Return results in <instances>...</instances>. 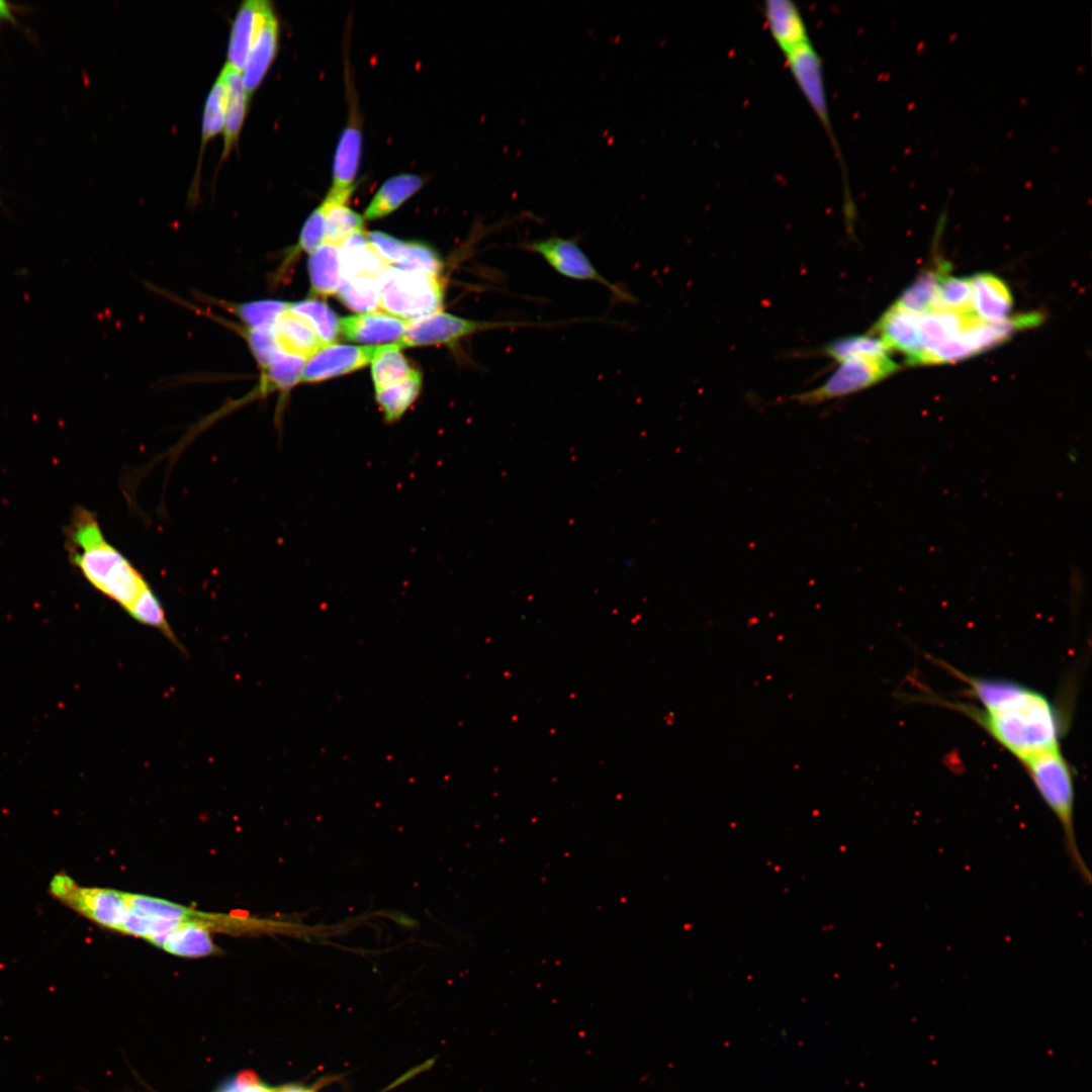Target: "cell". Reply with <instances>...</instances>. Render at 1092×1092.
<instances>
[{"mask_svg":"<svg viewBox=\"0 0 1092 1092\" xmlns=\"http://www.w3.org/2000/svg\"><path fill=\"white\" fill-rule=\"evenodd\" d=\"M954 673L981 705L962 710L1021 763L1060 748V717L1044 695L1009 679Z\"/></svg>","mask_w":1092,"mask_h":1092,"instance_id":"cell-1","label":"cell"},{"mask_svg":"<svg viewBox=\"0 0 1092 1092\" xmlns=\"http://www.w3.org/2000/svg\"><path fill=\"white\" fill-rule=\"evenodd\" d=\"M65 547L83 577L128 615L153 592L128 558L106 539L96 515L84 507L73 511L65 528Z\"/></svg>","mask_w":1092,"mask_h":1092,"instance_id":"cell-2","label":"cell"},{"mask_svg":"<svg viewBox=\"0 0 1092 1092\" xmlns=\"http://www.w3.org/2000/svg\"><path fill=\"white\" fill-rule=\"evenodd\" d=\"M1042 801L1058 820L1067 855L1084 884L1091 883L1090 871L1080 852L1075 824V786L1072 769L1060 748L1037 754L1024 762Z\"/></svg>","mask_w":1092,"mask_h":1092,"instance_id":"cell-3","label":"cell"},{"mask_svg":"<svg viewBox=\"0 0 1092 1092\" xmlns=\"http://www.w3.org/2000/svg\"><path fill=\"white\" fill-rule=\"evenodd\" d=\"M377 283L382 308L406 322L442 309L444 291L438 275L389 266Z\"/></svg>","mask_w":1092,"mask_h":1092,"instance_id":"cell-4","label":"cell"},{"mask_svg":"<svg viewBox=\"0 0 1092 1092\" xmlns=\"http://www.w3.org/2000/svg\"><path fill=\"white\" fill-rule=\"evenodd\" d=\"M49 894L64 906L90 921L120 931L130 910L126 893L99 887H82L65 871L49 883Z\"/></svg>","mask_w":1092,"mask_h":1092,"instance_id":"cell-5","label":"cell"},{"mask_svg":"<svg viewBox=\"0 0 1092 1092\" xmlns=\"http://www.w3.org/2000/svg\"><path fill=\"white\" fill-rule=\"evenodd\" d=\"M518 247L542 257L561 276L573 280L596 282L608 288L620 301L631 303L636 301L630 292L603 276L575 238L568 239L554 235L526 240L519 243Z\"/></svg>","mask_w":1092,"mask_h":1092,"instance_id":"cell-6","label":"cell"},{"mask_svg":"<svg viewBox=\"0 0 1092 1092\" xmlns=\"http://www.w3.org/2000/svg\"><path fill=\"white\" fill-rule=\"evenodd\" d=\"M897 369V363L889 356L848 359L839 362L822 384L795 394L792 399L800 404H820L866 389L887 378Z\"/></svg>","mask_w":1092,"mask_h":1092,"instance_id":"cell-7","label":"cell"},{"mask_svg":"<svg viewBox=\"0 0 1092 1092\" xmlns=\"http://www.w3.org/2000/svg\"><path fill=\"white\" fill-rule=\"evenodd\" d=\"M553 324L557 325L558 322L544 324L529 322H476L438 311L418 320L408 321L404 333L397 344L400 348L443 343L447 344L484 330L513 327H551Z\"/></svg>","mask_w":1092,"mask_h":1092,"instance_id":"cell-8","label":"cell"},{"mask_svg":"<svg viewBox=\"0 0 1092 1092\" xmlns=\"http://www.w3.org/2000/svg\"><path fill=\"white\" fill-rule=\"evenodd\" d=\"M783 55L796 84L825 129L840 161L841 155L830 123L822 61L818 52L808 41Z\"/></svg>","mask_w":1092,"mask_h":1092,"instance_id":"cell-9","label":"cell"},{"mask_svg":"<svg viewBox=\"0 0 1092 1092\" xmlns=\"http://www.w3.org/2000/svg\"><path fill=\"white\" fill-rule=\"evenodd\" d=\"M385 345H327L307 359L300 381L318 382L360 369L372 362Z\"/></svg>","mask_w":1092,"mask_h":1092,"instance_id":"cell-10","label":"cell"},{"mask_svg":"<svg viewBox=\"0 0 1092 1092\" xmlns=\"http://www.w3.org/2000/svg\"><path fill=\"white\" fill-rule=\"evenodd\" d=\"M273 10L266 0H247L241 4L233 22L225 64L242 73L257 33Z\"/></svg>","mask_w":1092,"mask_h":1092,"instance_id":"cell-11","label":"cell"},{"mask_svg":"<svg viewBox=\"0 0 1092 1092\" xmlns=\"http://www.w3.org/2000/svg\"><path fill=\"white\" fill-rule=\"evenodd\" d=\"M919 315L893 304L874 327L887 347L904 353L907 363L912 365L921 351Z\"/></svg>","mask_w":1092,"mask_h":1092,"instance_id":"cell-12","label":"cell"},{"mask_svg":"<svg viewBox=\"0 0 1092 1092\" xmlns=\"http://www.w3.org/2000/svg\"><path fill=\"white\" fill-rule=\"evenodd\" d=\"M762 11L768 31L783 54L811 41L806 22L794 2L767 0Z\"/></svg>","mask_w":1092,"mask_h":1092,"instance_id":"cell-13","label":"cell"},{"mask_svg":"<svg viewBox=\"0 0 1092 1092\" xmlns=\"http://www.w3.org/2000/svg\"><path fill=\"white\" fill-rule=\"evenodd\" d=\"M361 142L357 127L349 126L343 131L335 153L332 187L326 199L346 203L351 196L360 161Z\"/></svg>","mask_w":1092,"mask_h":1092,"instance_id":"cell-14","label":"cell"},{"mask_svg":"<svg viewBox=\"0 0 1092 1092\" xmlns=\"http://www.w3.org/2000/svg\"><path fill=\"white\" fill-rule=\"evenodd\" d=\"M279 39V24L274 10L259 29L241 73L243 87L249 97L260 86L273 63Z\"/></svg>","mask_w":1092,"mask_h":1092,"instance_id":"cell-15","label":"cell"},{"mask_svg":"<svg viewBox=\"0 0 1092 1092\" xmlns=\"http://www.w3.org/2000/svg\"><path fill=\"white\" fill-rule=\"evenodd\" d=\"M406 321L390 313L372 311L340 320L343 335L358 343H383L400 340Z\"/></svg>","mask_w":1092,"mask_h":1092,"instance_id":"cell-16","label":"cell"},{"mask_svg":"<svg viewBox=\"0 0 1092 1092\" xmlns=\"http://www.w3.org/2000/svg\"><path fill=\"white\" fill-rule=\"evenodd\" d=\"M970 280L975 314L987 323H997L1008 318L1013 305L1008 285L1000 277L991 273H979Z\"/></svg>","mask_w":1092,"mask_h":1092,"instance_id":"cell-17","label":"cell"},{"mask_svg":"<svg viewBox=\"0 0 1092 1092\" xmlns=\"http://www.w3.org/2000/svg\"><path fill=\"white\" fill-rule=\"evenodd\" d=\"M273 335L281 352L304 360L326 346L310 324L288 307L277 318Z\"/></svg>","mask_w":1092,"mask_h":1092,"instance_id":"cell-18","label":"cell"},{"mask_svg":"<svg viewBox=\"0 0 1092 1092\" xmlns=\"http://www.w3.org/2000/svg\"><path fill=\"white\" fill-rule=\"evenodd\" d=\"M339 249L341 272L345 281L358 276L377 279L389 267L371 247L363 229L347 237Z\"/></svg>","mask_w":1092,"mask_h":1092,"instance_id":"cell-19","label":"cell"},{"mask_svg":"<svg viewBox=\"0 0 1092 1092\" xmlns=\"http://www.w3.org/2000/svg\"><path fill=\"white\" fill-rule=\"evenodd\" d=\"M222 76L226 86V103L223 125V150L221 161L228 158L236 146L250 101L243 84L241 72L233 69L228 64L222 68Z\"/></svg>","mask_w":1092,"mask_h":1092,"instance_id":"cell-20","label":"cell"},{"mask_svg":"<svg viewBox=\"0 0 1092 1092\" xmlns=\"http://www.w3.org/2000/svg\"><path fill=\"white\" fill-rule=\"evenodd\" d=\"M308 274L313 294L327 296L337 293L345 282L339 246L324 243L312 252L308 259Z\"/></svg>","mask_w":1092,"mask_h":1092,"instance_id":"cell-21","label":"cell"},{"mask_svg":"<svg viewBox=\"0 0 1092 1092\" xmlns=\"http://www.w3.org/2000/svg\"><path fill=\"white\" fill-rule=\"evenodd\" d=\"M422 184V178L413 174H401L388 179L381 185L366 208L365 218L376 219L391 213L413 196Z\"/></svg>","mask_w":1092,"mask_h":1092,"instance_id":"cell-22","label":"cell"},{"mask_svg":"<svg viewBox=\"0 0 1092 1092\" xmlns=\"http://www.w3.org/2000/svg\"><path fill=\"white\" fill-rule=\"evenodd\" d=\"M161 947L180 957H204L216 950L209 929L198 920L181 922Z\"/></svg>","mask_w":1092,"mask_h":1092,"instance_id":"cell-23","label":"cell"},{"mask_svg":"<svg viewBox=\"0 0 1092 1092\" xmlns=\"http://www.w3.org/2000/svg\"><path fill=\"white\" fill-rule=\"evenodd\" d=\"M422 386L419 371L389 387L375 390V398L386 423L392 424L401 419L417 399Z\"/></svg>","mask_w":1092,"mask_h":1092,"instance_id":"cell-24","label":"cell"},{"mask_svg":"<svg viewBox=\"0 0 1092 1092\" xmlns=\"http://www.w3.org/2000/svg\"><path fill=\"white\" fill-rule=\"evenodd\" d=\"M304 365V359L280 352L269 364L261 368L258 395L291 389L300 382Z\"/></svg>","mask_w":1092,"mask_h":1092,"instance_id":"cell-25","label":"cell"},{"mask_svg":"<svg viewBox=\"0 0 1092 1092\" xmlns=\"http://www.w3.org/2000/svg\"><path fill=\"white\" fill-rule=\"evenodd\" d=\"M949 270L947 262H938L919 275L894 304L916 314L928 312L938 282Z\"/></svg>","mask_w":1092,"mask_h":1092,"instance_id":"cell-26","label":"cell"},{"mask_svg":"<svg viewBox=\"0 0 1092 1092\" xmlns=\"http://www.w3.org/2000/svg\"><path fill=\"white\" fill-rule=\"evenodd\" d=\"M929 311L974 312L970 278L944 275L938 282Z\"/></svg>","mask_w":1092,"mask_h":1092,"instance_id":"cell-27","label":"cell"},{"mask_svg":"<svg viewBox=\"0 0 1092 1092\" xmlns=\"http://www.w3.org/2000/svg\"><path fill=\"white\" fill-rule=\"evenodd\" d=\"M399 350L397 343L386 344L372 360L371 374L375 390L400 382L415 371Z\"/></svg>","mask_w":1092,"mask_h":1092,"instance_id":"cell-28","label":"cell"},{"mask_svg":"<svg viewBox=\"0 0 1092 1092\" xmlns=\"http://www.w3.org/2000/svg\"><path fill=\"white\" fill-rule=\"evenodd\" d=\"M288 309L305 318L320 340L327 346L334 344L340 332V320L331 307L317 299L288 302Z\"/></svg>","mask_w":1092,"mask_h":1092,"instance_id":"cell-29","label":"cell"},{"mask_svg":"<svg viewBox=\"0 0 1092 1092\" xmlns=\"http://www.w3.org/2000/svg\"><path fill=\"white\" fill-rule=\"evenodd\" d=\"M823 352L839 363L858 357H886L890 349L880 338L858 335L834 340L823 348Z\"/></svg>","mask_w":1092,"mask_h":1092,"instance_id":"cell-30","label":"cell"},{"mask_svg":"<svg viewBox=\"0 0 1092 1092\" xmlns=\"http://www.w3.org/2000/svg\"><path fill=\"white\" fill-rule=\"evenodd\" d=\"M130 912L152 919L184 922L201 916L170 901L145 895L126 893Z\"/></svg>","mask_w":1092,"mask_h":1092,"instance_id":"cell-31","label":"cell"},{"mask_svg":"<svg viewBox=\"0 0 1092 1092\" xmlns=\"http://www.w3.org/2000/svg\"><path fill=\"white\" fill-rule=\"evenodd\" d=\"M225 103L226 86L222 76L219 74L205 100L202 117L201 147L199 152L200 158L197 172H199L201 157L207 143L223 130Z\"/></svg>","mask_w":1092,"mask_h":1092,"instance_id":"cell-32","label":"cell"},{"mask_svg":"<svg viewBox=\"0 0 1092 1092\" xmlns=\"http://www.w3.org/2000/svg\"><path fill=\"white\" fill-rule=\"evenodd\" d=\"M322 204L326 208L324 243L340 246L351 234L362 230L363 217L349 208L346 203H335L325 198Z\"/></svg>","mask_w":1092,"mask_h":1092,"instance_id":"cell-33","label":"cell"},{"mask_svg":"<svg viewBox=\"0 0 1092 1092\" xmlns=\"http://www.w3.org/2000/svg\"><path fill=\"white\" fill-rule=\"evenodd\" d=\"M340 301L352 310L372 312L380 305L377 279L358 276L345 281L337 292Z\"/></svg>","mask_w":1092,"mask_h":1092,"instance_id":"cell-34","label":"cell"},{"mask_svg":"<svg viewBox=\"0 0 1092 1092\" xmlns=\"http://www.w3.org/2000/svg\"><path fill=\"white\" fill-rule=\"evenodd\" d=\"M288 307V302L279 300H257L237 304L235 313L246 325V329L271 332L279 315Z\"/></svg>","mask_w":1092,"mask_h":1092,"instance_id":"cell-35","label":"cell"},{"mask_svg":"<svg viewBox=\"0 0 1092 1092\" xmlns=\"http://www.w3.org/2000/svg\"><path fill=\"white\" fill-rule=\"evenodd\" d=\"M401 270L438 275L443 262L438 254L423 243H405L401 260L394 266Z\"/></svg>","mask_w":1092,"mask_h":1092,"instance_id":"cell-36","label":"cell"},{"mask_svg":"<svg viewBox=\"0 0 1092 1092\" xmlns=\"http://www.w3.org/2000/svg\"><path fill=\"white\" fill-rule=\"evenodd\" d=\"M326 208L316 207L305 220L298 242V250L311 254L325 242Z\"/></svg>","mask_w":1092,"mask_h":1092,"instance_id":"cell-37","label":"cell"},{"mask_svg":"<svg viewBox=\"0 0 1092 1092\" xmlns=\"http://www.w3.org/2000/svg\"><path fill=\"white\" fill-rule=\"evenodd\" d=\"M244 335L261 368L269 364L281 352L275 342L273 331L259 332L245 329Z\"/></svg>","mask_w":1092,"mask_h":1092,"instance_id":"cell-38","label":"cell"},{"mask_svg":"<svg viewBox=\"0 0 1092 1092\" xmlns=\"http://www.w3.org/2000/svg\"><path fill=\"white\" fill-rule=\"evenodd\" d=\"M367 239L375 252L390 266L396 265L402 257L405 242L399 241L381 232H371Z\"/></svg>","mask_w":1092,"mask_h":1092,"instance_id":"cell-39","label":"cell"},{"mask_svg":"<svg viewBox=\"0 0 1092 1092\" xmlns=\"http://www.w3.org/2000/svg\"><path fill=\"white\" fill-rule=\"evenodd\" d=\"M216 1092H277L250 1070H244L222 1084Z\"/></svg>","mask_w":1092,"mask_h":1092,"instance_id":"cell-40","label":"cell"},{"mask_svg":"<svg viewBox=\"0 0 1092 1092\" xmlns=\"http://www.w3.org/2000/svg\"><path fill=\"white\" fill-rule=\"evenodd\" d=\"M388 916L403 928H414L417 924L415 920L401 912H390Z\"/></svg>","mask_w":1092,"mask_h":1092,"instance_id":"cell-41","label":"cell"},{"mask_svg":"<svg viewBox=\"0 0 1092 1092\" xmlns=\"http://www.w3.org/2000/svg\"><path fill=\"white\" fill-rule=\"evenodd\" d=\"M277 1092H313L312 1090L299 1086V1085H285L277 1088Z\"/></svg>","mask_w":1092,"mask_h":1092,"instance_id":"cell-42","label":"cell"}]
</instances>
